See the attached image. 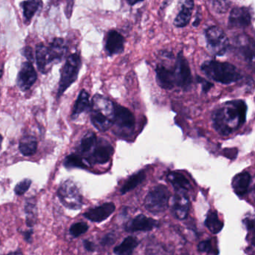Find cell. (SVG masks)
I'll return each instance as SVG.
<instances>
[{
    "label": "cell",
    "mask_w": 255,
    "mask_h": 255,
    "mask_svg": "<svg viewBox=\"0 0 255 255\" xmlns=\"http://www.w3.org/2000/svg\"><path fill=\"white\" fill-rule=\"evenodd\" d=\"M247 109V105L243 100L224 103L213 115L214 128L220 134H231L245 124Z\"/></svg>",
    "instance_id": "6da1fadb"
},
{
    "label": "cell",
    "mask_w": 255,
    "mask_h": 255,
    "mask_svg": "<svg viewBox=\"0 0 255 255\" xmlns=\"http://www.w3.org/2000/svg\"><path fill=\"white\" fill-rule=\"evenodd\" d=\"M115 105L101 95H95L91 106V121L100 131L108 130L114 124Z\"/></svg>",
    "instance_id": "7a4b0ae2"
},
{
    "label": "cell",
    "mask_w": 255,
    "mask_h": 255,
    "mask_svg": "<svg viewBox=\"0 0 255 255\" xmlns=\"http://www.w3.org/2000/svg\"><path fill=\"white\" fill-rule=\"evenodd\" d=\"M201 70L210 79L223 85L235 83L243 77L238 69L229 62L214 60L205 61L201 67Z\"/></svg>",
    "instance_id": "3957f363"
},
{
    "label": "cell",
    "mask_w": 255,
    "mask_h": 255,
    "mask_svg": "<svg viewBox=\"0 0 255 255\" xmlns=\"http://www.w3.org/2000/svg\"><path fill=\"white\" fill-rule=\"evenodd\" d=\"M208 50L217 55L223 56L229 50L230 42L225 31L220 27L213 25L205 31Z\"/></svg>",
    "instance_id": "277c9868"
},
{
    "label": "cell",
    "mask_w": 255,
    "mask_h": 255,
    "mask_svg": "<svg viewBox=\"0 0 255 255\" xmlns=\"http://www.w3.org/2000/svg\"><path fill=\"white\" fill-rule=\"evenodd\" d=\"M169 198L170 193L166 186H157L147 195L145 200V208L151 214H161L167 209Z\"/></svg>",
    "instance_id": "5b68a950"
},
{
    "label": "cell",
    "mask_w": 255,
    "mask_h": 255,
    "mask_svg": "<svg viewBox=\"0 0 255 255\" xmlns=\"http://www.w3.org/2000/svg\"><path fill=\"white\" fill-rule=\"evenodd\" d=\"M81 67L80 57L78 54L70 55L61 70V79L58 85V97L76 80Z\"/></svg>",
    "instance_id": "8992f818"
},
{
    "label": "cell",
    "mask_w": 255,
    "mask_h": 255,
    "mask_svg": "<svg viewBox=\"0 0 255 255\" xmlns=\"http://www.w3.org/2000/svg\"><path fill=\"white\" fill-rule=\"evenodd\" d=\"M58 196L62 205L71 210H79L82 206V199L79 189L70 180L64 181L58 190Z\"/></svg>",
    "instance_id": "52a82bcc"
},
{
    "label": "cell",
    "mask_w": 255,
    "mask_h": 255,
    "mask_svg": "<svg viewBox=\"0 0 255 255\" xmlns=\"http://www.w3.org/2000/svg\"><path fill=\"white\" fill-rule=\"evenodd\" d=\"M176 86L180 87L184 91H189L193 83V76L188 61L182 52L178 54L175 70Z\"/></svg>",
    "instance_id": "ba28073f"
},
{
    "label": "cell",
    "mask_w": 255,
    "mask_h": 255,
    "mask_svg": "<svg viewBox=\"0 0 255 255\" xmlns=\"http://www.w3.org/2000/svg\"><path fill=\"white\" fill-rule=\"evenodd\" d=\"M253 20L251 10L247 7H236L232 9L229 18L230 28H245L250 26Z\"/></svg>",
    "instance_id": "9c48e42d"
},
{
    "label": "cell",
    "mask_w": 255,
    "mask_h": 255,
    "mask_svg": "<svg viewBox=\"0 0 255 255\" xmlns=\"http://www.w3.org/2000/svg\"><path fill=\"white\" fill-rule=\"evenodd\" d=\"M190 202L187 191L176 190L172 199V209L175 217L180 220H184L188 217Z\"/></svg>",
    "instance_id": "30bf717a"
},
{
    "label": "cell",
    "mask_w": 255,
    "mask_h": 255,
    "mask_svg": "<svg viewBox=\"0 0 255 255\" xmlns=\"http://www.w3.org/2000/svg\"><path fill=\"white\" fill-rule=\"evenodd\" d=\"M37 73L31 62L22 64L17 77V86L22 91H28L35 83Z\"/></svg>",
    "instance_id": "8fae6325"
},
{
    "label": "cell",
    "mask_w": 255,
    "mask_h": 255,
    "mask_svg": "<svg viewBox=\"0 0 255 255\" xmlns=\"http://www.w3.org/2000/svg\"><path fill=\"white\" fill-rule=\"evenodd\" d=\"M113 151L112 145L107 141L102 139L96 143L94 151L88 160L90 163L104 164L110 160Z\"/></svg>",
    "instance_id": "7c38bea8"
},
{
    "label": "cell",
    "mask_w": 255,
    "mask_h": 255,
    "mask_svg": "<svg viewBox=\"0 0 255 255\" xmlns=\"http://www.w3.org/2000/svg\"><path fill=\"white\" fill-rule=\"evenodd\" d=\"M158 226L157 220L140 214L126 225L125 230L128 232H150Z\"/></svg>",
    "instance_id": "4fadbf2b"
},
{
    "label": "cell",
    "mask_w": 255,
    "mask_h": 255,
    "mask_svg": "<svg viewBox=\"0 0 255 255\" xmlns=\"http://www.w3.org/2000/svg\"><path fill=\"white\" fill-rule=\"evenodd\" d=\"M115 210V206L112 202H107L100 206L91 208L84 214V217L94 223L104 221L110 217Z\"/></svg>",
    "instance_id": "5bb4252c"
},
{
    "label": "cell",
    "mask_w": 255,
    "mask_h": 255,
    "mask_svg": "<svg viewBox=\"0 0 255 255\" xmlns=\"http://www.w3.org/2000/svg\"><path fill=\"white\" fill-rule=\"evenodd\" d=\"M135 118L133 114L123 106L115 105L114 124L120 128L130 130L135 126Z\"/></svg>",
    "instance_id": "9a60e30c"
},
{
    "label": "cell",
    "mask_w": 255,
    "mask_h": 255,
    "mask_svg": "<svg viewBox=\"0 0 255 255\" xmlns=\"http://www.w3.org/2000/svg\"><path fill=\"white\" fill-rule=\"evenodd\" d=\"M194 7V0H180L179 13L174 21L175 26L184 28L190 23Z\"/></svg>",
    "instance_id": "2e32d148"
},
{
    "label": "cell",
    "mask_w": 255,
    "mask_h": 255,
    "mask_svg": "<svg viewBox=\"0 0 255 255\" xmlns=\"http://www.w3.org/2000/svg\"><path fill=\"white\" fill-rule=\"evenodd\" d=\"M105 47L108 55H114L121 54L124 50V37L118 31L111 30L106 36Z\"/></svg>",
    "instance_id": "e0dca14e"
},
{
    "label": "cell",
    "mask_w": 255,
    "mask_h": 255,
    "mask_svg": "<svg viewBox=\"0 0 255 255\" xmlns=\"http://www.w3.org/2000/svg\"><path fill=\"white\" fill-rule=\"evenodd\" d=\"M157 82L160 88L165 90L173 89L176 86V80L174 70L167 68L163 65H159L156 69Z\"/></svg>",
    "instance_id": "ac0fdd59"
},
{
    "label": "cell",
    "mask_w": 255,
    "mask_h": 255,
    "mask_svg": "<svg viewBox=\"0 0 255 255\" xmlns=\"http://www.w3.org/2000/svg\"><path fill=\"white\" fill-rule=\"evenodd\" d=\"M237 47L247 61L253 62L255 56V42L251 37L242 34L238 37Z\"/></svg>",
    "instance_id": "d6986e66"
},
{
    "label": "cell",
    "mask_w": 255,
    "mask_h": 255,
    "mask_svg": "<svg viewBox=\"0 0 255 255\" xmlns=\"http://www.w3.org/2000/svg\"><path fill=\"white\" fill-rule=\"evenodd\" d=\"M252 176L248 172L238 174L232 181V187L238 196H244L248 193L251 184Z\"/></svg>",
    "instance_id": "ffe728a7"
},
{
    "label": "cell",
    "mask_w": 255,
    "mask_h": 255,
    "mask_svg": "<svg viewBox=\"0 0 255 255\" xmlns=\"http://www.w3.org/2000/svg\"><path fill=\"white\" fill-rule=\"evenodd\" d=\"M47 48L52 63L60 62L67 50V44L62 38L54 39Z\"/></svg>",
    "instance_id": "44dd1931"
},
{
    "label": "cell",
    "mask_w": 255,
    "mask_h": 255,
    "mask_svg": "<svg viewBox=\"0 0 255 255\" xmlns=\"http://www.w3.org/2000/svg\"><path fill=\"white\" fill-rule=\"evenodd\" d=\"M36 61L38 70L42 73L49 71L52 62L48 52V48L43 43H40L36 47Z\"/></svg>",
    "instance_id": "7402d4cb"
},
{
    "label": "cell",
    "mask_w": 255,
    "mask_h": 255,
    "mask_svg": "<svg viewBox=\"0 0 255 255\" xmlns=\"http://www.w3.org/2000/svg\"><path fill=\"white\" fill-rule=\"evenodd\" d=\"M138 245L139 241L137 238L133 236L127 237L119 246L114 249V253L117 255H132Z\"/></svg>",
    "instance_id": "603a6c76"
},
{
    "label": "cell",
    "mask_w": 255,
    "mask_h": 255,
    "mask_svg": "<svg viewBox=\"0 0 255 255\" xmlns=\"http://www.w3.org/2000/svg\"><path fill=\"white\" fill-rule=\"evenodd\" d=\"M167 177L171 184L175 187V190H184L187 192L191 187L190 181L180 172H169Z\"/></svg>",
    "instance_id": "cb8c5ba5"
},
{
    "label": "cell",
    "mask_w": 255,
    "mask_h": 255,
    "mask_svg": "<svg viewBox=\"0 0 255 255\" xmlns=\"http://www.w3.org/2000/svg\"><path fill=\"white\" fill-rule=\"evenodd\" d=\"M172 247L158 241H152L148 244L145 255H173Z\"/></svg>",
    "instance_id": "d4e9b609"
},
{
    "label": "cell",
    "mask_w": 255,
    "mask_h": 255,
    "mask_svg": "<svg viewBox=\"0 0 255 255\" xmlns=\"http://www.w3.org/2000/svg\"><path fill=\"white\" fill-rule=\"evenodd\" d=\"M90 107L89 94L85 91H82L78 97L77 100L75 103L72 112V118L76 119L80 114L83 113Z\"/></svg>",
    "instance_id": "484cf974"
},
{
    "label": "cell",
    "mask_w": 255,
    "mask_h": 255,
    "mask_svg": "<svg viewBox=\"0 0 255 255\" xmlns=\"http://www.w3.org/2000/svg\"><path fill=\"white\" fill-rule=\"evenodd\" d=\"M145 178H146V172H145V171H139L137 173L133 174L132 176H130V178L126 181L124 185L121 187V194H126V193L136 188L139 184L143 182Z\"/></svg>",
    "instance_id": "4316f807"
},
{
    "label": "cell",
    "mask_w": 255,
    "mask_h": 255,
    "mask_svg": "<svg viewBox=\"0 0 255 255\" xmlns=\"http://www.w3.org/2000/svg\"><path fill=\"white\" fill-rule=\"evenodd\" d=\"M37 139L32 136H24L19 142V151L25 156L33 155L37 151Z\"/></svg>",
    "instance_id": "83f0119b"
},
{
    "label": "cell",
    "mask_w": 255,
    "mask_h": 255,
    "mask_svg": "<svg viewBox=\"0 0 255 255\" xmlns=\"http://www.w3.org/2000/svg\"><path fill=\"white\" fill-rule=\"evenodd\" d=\"M205 226L213 234H218L223 230L224 223L219 218L216 211H210L205 220Z\"/></svg>",
    "instance_id": "f1b7e54d"
},
{
    "label": "cell",
    "mask_w": 255,
    "mask_h": 255,
    "mask_svg": "<svg viewBox=\"0 0 255 255\" xmlns=\"http://www.w3.org/2000/svg\"><path fill=\"white\" fill-rule=\"evenodd\" d=\"M40 5V0H26L22 1L21 6L23 9V15L25 19L28 21L31 20Z\"/></svg>",
    "instance_id": "f546056e"
},
{
    "label": "cell",
    "mask_w": 255,
    "mask_h": 255,
    "mask_svg": "<svg viewBox=\"0 0 255 255\" xmlns=\"http://www.w3.org/2000/svg\"><path fill=\"white\" fill-rule=\"evenodd\" d=\"M96 143H97V136L95 133L93 132H88L81 140L79 149L82 154H86L95 146Z\"/></svg>",
    "instance_id": "4dcf8cb0"
},
{
    "label": "cell",
    "mask_w": 255,
    "mask_h": 255,
    "mask_svg": "<svg viewBox=\"0 0 255 255\" xmlns=\"http://www.w3.org/2000/svg\"><path fill=\"white\" fill-rule=\"evenodd\" d=\"M25 212L26 214V225L28 227L32 228L35 225L37 220V209L35 204L30 202H26L25 206Z\"/></svg>",
    "instance_id": "1f68e13d"
},
{
    "label": "cell",
    "mask_w": 255,
    "mask_h": 255,
    "mask_svg": "<svg viewBox=\"0 0 255 255\" xmlns=\"http://www.w3.org/2000/svg\"><path fill=\"white\" fill-rule=\"evenodd\" d=\"M64 165L67 169L70 168H86L87 165L79 155L76 154H71L66 157L64 161Z\"/></svg>",
    "instance_id": "d6a6232c"
},
{
    "label": "cell",
    "mask_w": 255,
    "mask_h": 255,
    "mask_svg": "<svg viewBox=\"0 0 255 255\" xmlns=\"http://www.w3.org/2000/svg\"><path fill=\"white\" fill-rule=\"evenodd\" d=\"M88 230V226L84 222L74 223L70 229V234L73 238H78L84 235Z\"/></svg>",
    "instance_id": "836d02e7"
},
{
    "label": "cell",
    "mask_w": 255,
    "mask_h": 255,
    "mask_svg": "<svg viewBox=\"0 0 255 255\" xmlns=\"http://www.w3.org/2000/svg\"><path fill=\"white\" fill-rule=\"evenodd\" d=\"M31 184V181L30 179H23L20 182L16 184L14 188V192L18 196H22L24 193H26L27 190L29 189Z\"/></svg>",
    "instance_id": "e575fe53"
},
{
    "label": "cell",
    "mask_w": 255,
    "mask_h": 255,
    "mask_svg": "<svg viewBox=\"0 0 255 255\" xmlns=\"http://www.w3.org/2000/svg\"><path fill=\"white\" fill-rule=\"evenodd\" d=\"M229 0H214L213 1V7L217 13H225L229 9Z\"/></svg>",
    "instance_id": "d590c367"
},
{
    "label": "cell",
    "mask_w": 255,
    "mask_h": 255,
    "mask_svg": "<svg viewBox=\"0 0 255 255\" xmlns=\"http://www.w3.org/2000/svg\"><path fill=\"white\" fill-rule=\"evenodd\" d=\"M116 241V235L114 233H109L103 237L101 240V245L103 247L112 245Z\"/></svg>",
    "instance_id": "8d00e7d4"
},
{
    "label": "cell",
    "mask_w": 255,
    "mask_h": 255,
    "mask_svg": "<svg viewBox=\"0 0 255 255\" xmlns=\"http://www.w3.org/2000/svg\"><path fill=\"white\" fill-rule=\"evenodd\" d=\"M198 250L200 253H211V250H212V244H211V240L201 242L198 246Z\"/></svg>",
    "instance_id": "74e56055"
},
{
    "label": "cell",
    "mask_w": 255,
    "mask_h": 255,
    "mask_svg": "<svg viewBox=\"0 0 255 255\" xmlns=\"http://www.w3.org/2000/svg\"><path fill=\"white\" fill-rule=\"evenodd\" d=\"M197 80L198 82L202 85V91L204 92H208L214 87L213 83L206 80V79H203V78L200 77V76H198Z\"/></svg>",
    "instance_id": "f35d334b"
},
{
    "label": "cell",
    "mask_w": 255,
    "mask_h": 255,
    "mask_svg": "<svg viewBox=\"0 0 255 255\" xmlns=\"http://www.w3.org/2000/svg\"><path fill=\"white\" fill-rule=\"evenodd\" d=\"M67 4L65 7V15L68 19H70L72 15V11L73 9V4H74V0H66Z\"/></svg>",
    "instance_id": "ab89813d"
},
{
    "label": "cell",
    "mask_w": 255,
    "mask_h": 255,
    "mask_svg": "<svg viewBox=\"0 0 255 255\" xmlns=\"http://www.w3.org/2000/svg\"><path fill=\"white\" fill-rule=\"evenodd\" d=\"M23 55L24 56H25V58H26L28 60V61H31V62H32V49H31V48L28 47V46L25 47V49H23Z\"/></svg>",
    "instance_id": "60d3db41"
},
{
    "label": "cell",
    "mask_w": 255,
    "mask_h": 255,
    "mask_svg": "<svg viewBox=\"0 0 255 255\" xmlns=\"http://www.w3.org/2000/svg\"><path fill=\"white\" fill-rule=\"evenodd\" d=\"M84 247H85V250L88 252H94L95 250V246L93 244L91 241H84L83 242Z\"/></svg>",
    "instance_id": "b9f144b4"
},
{
    "label": "cell",
    "mask_w": 255,
    "mask_h": 255,
    "mask_svg": "<svg viewBox=\"0 0 255 255\" xmlns=\"http://www.w3.org/2000/svg\"><path fill=\"white\" fill-rule=\"evenodd\" d=\"M22 235L24 236V239L28 243L31 242V239H32L33 230L30 229L28 231H25V232H22Z\"/></svg>",
    "instance_id": "7bdbcfd3"
},
{
    "label": "cell",
    "mask_w": 255,
    "mask_h": 255,
    "mask_svg": "<svg viewBox=\"0 0 255 255\" xmlns=\"http://www.w3.org/2000/svg\"><path fill=\"white\" fill-rule=\"evenodd\" d=\"M201 20H202V13H200V10H198L197 13L196 15V19H195L194 22L193 23V26H199Z\"/></svg>",
    "instance_id": "ee69618b"
},
{
    "label": "cell",
    "mask_w": 255,
    "mask_h": 255,
    "mask_svg": "<svg viewBox=\"0 0 255 255\" xmlns=\"http://www.w3.org/2000/svg\"><path fill=\"white\" fill-rule=\"evenodd\" d=\"M247 226L250 230L254 229L255 222L253 220H247Z\"/></svg>",
    "instance_id": "f6af8a7d"
},
{
    "label": "cell",
    "mask_w": 255,
    "mask_h": 255,
    "mask_svg": "<svg viewBox=\"0 0 255 255\" xmlns=\"http://www.w3.org/2000/svg\"><path fill=\"white\" fill-rule=\"evenodd\" d=\"M126 1L130 5L133 6L137 4V3L140 2V1H145V0H126Z\"/></svg>",
    "instance_id": "bcb514c9"
},
{
    "label": "cell",
    "mask_w": 255,
    "mask_h": 255,
    "mask_svg": "<svg viewBox=\"0 0 255 255\" xmlns=\"http://www.w3.org/2000/svg\"><path fill=\"white\" fill-rule=\"evenodd\" d=\"M172 0H165L164 1H163V4H162L161 6V10H163V9L166 8V7H167L170 4V3L172 2Z\"/></svg>",
    "instance_id": "7dc6e473"
},
{
    "label": "cell",
    "mask_w": 255,
    "mask_h": 255,
    "mask_svg": "<svg viewBox=\"0 0 255 255\" xmlns=\"http://www.w3.org/2000/svg\"><path fill=\"white\" fill-rule=\"evenodd\" d=\"M7 255H22L19 251L13 252V253H9Z\"/></svg>",
    "instance_id": "c3c4849f"
},
{
    "label": "cell",
    "mask_w": 255,
    "mask_h": 255,
    "mask_svg": "<svg viewBox=\"0 0 255 255\" xmlns=\"http://www.w3.org/2000/svg\"><path fill=\"white\" fill-rule=\"evenodd\" d=\"M1 142H2V136L0 134V146H1Z\"/></svg>",
    "instance_id": "681fc988"
},
{
    "label": "cell",
    "mask_w": 255,
    "mask_h": 255,
    "mask_svg": "<svg viewBox=\"0 0 255 255\" xmlns=\"http://www.w3.org/2000/svg\"><path fill=\"white\" fill-rule=\"evenodd\" d=\"M1 76H2V70L0 68V79H1Z\"/></svg>",
    "instance_id": "f907efd6"
}]
</instances>
